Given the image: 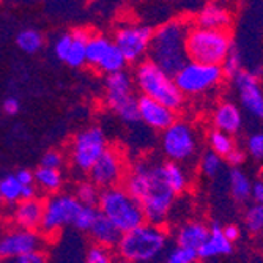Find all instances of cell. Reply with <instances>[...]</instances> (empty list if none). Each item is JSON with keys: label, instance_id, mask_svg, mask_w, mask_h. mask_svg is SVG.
Masks as SVG:
<instances>
[{"label": "cell", "instance_id": "49", "mask_svg": "<svg viewBox=\"0 0 263 263\" xmlns=\"http://www.w3.org/2000/svg\"><path fill=\"white\" fill-rule=\"evenodd\" d=\"M4 208V203H2V200H0V210H2Z\"/></svg>", "mask_w": 263, "mask_h": 263}, {"label": "cell", "instance_id": "5", "mask_svg": "<svg viewBox=\"0 0 263 263\" xmlns=\"http://www.w3.org/2000/svg\"><path fill=\"white\" fill-rule=\"evenodd\" d=\"M97 210L122 233L145 222L140 203L123 187V184L101 191Z\"/></svg>", "mask_w": 263, "mask_h": 263}, {"label": "cell", "instance_id": "40", "mask_svg": "<svg viewBox=\"0 0 263 263\" xmlns=\"http://www.w3.org/2000/svg\"><path fill=\"white\" fill-rule=\"evenodd\" d=\"M0 263H49V257H47L44 251H38V252H32L27 255L0 260Z\"/></svg>", "mask_w": 263, "mask_h": 263}, {"label": "cell", "instance_id": "48", "mask_svg": "<svg viewBox=\"0 0 263 263\" xmlns=\"http://www.w3.org/2000/svg\"><path fill=\"white\" fill-rule=\"evenodd\" d=\"M115 263H131V261H126V260H120V258H118Z\"/></svg>", "mask_w": 263, "mask_h": 263}, {"label": "cell", "instance_id": "21", "mask_svg": "<svg viewBox=\"0 0 263 263\" xmlns=\"http://www.w3.org/2000/svg\"><path fill=\"white\" fill-rule=\"evenodd\" d=\"M88 235L91 238V241L95 243V246L112 251L117 248L123 233L118 230L107 218H104L101 213H98V218L93 222L91 229L88 230Z\"/></svg>", "mask_w": 263, "mask_h": 263}, {"label": "cell", "instance_id": "2", "mask_svg": "<svg viewBox=\"0 0 263 263\" xmlns=\"http://www.w3.org/2000/svg\"><path fill=\"white\" fill-rule=\"evenodd\" d=\"M189 27V24L181 19H171L153 30L147 57L172 78L189 62L186 55V35Z\"/></svg>", "mask_w": 263, "mask_h": 263}, {"label": "cell", "instance_id": "30", "mask_svg": "<svg viewBox=\"0 0 263 263\" xmlns=\"http://www.w3.org/2000/svg\"><path fill=\"white\" fill-rule=\"evenodd\" d=\"M208 145H210V152L221 158H226L235 148L232 136L221 133L218 129H211L208 133Z\"/></svg>", "mask_w": 263, "mask_h": 263}, {"label": "cell", "instance_id": "9", "mask_svg": "<svg viewBox=\"0 0 263 263\" xmlns=\"http://www.w3.org/2000/svg\"><path fill=\"white\" fill-rule=\"evenodd\" d=\"M81 206L82 205L78 202L74 194L59 193L49 196L44 200L40 233L44 238L57 236L63 229L73 226Z\"/></svg>", "mask_w": 263, "mask_h": 263}, {"label": "cell", "instance_id": "4", "mask_svg": "<svg viewBox=\"0 0 263 263\" xmlns=\"http://www.w3.org/2000/svg\"><path fill=\"white\" fill-rule=\"evenodd\" d=\"M134 88L139 90L140 97L150 98L165 107H169L177 114L184 104V97L172 76L165 74L164 71L150 60H143L136 65L133 73Z\"/></svg>", "mask_w": 263, "mask_h": 263}, {"label": "cell", "instance_id": "6", "mask_svg": "<svg viewBox=\"0 0 263 263\" xmlns=\"http://www.w3.org/2000/svg\"><path fill=\"white\" fill-rule=\"evenodd\" d=\"M229 32L189 27L186 35V55L189 62L221 66L232 49Z\"/></svg>", "mask_w": 263, "mask_h": 263}, {"label": "cell", "instance_id": "29", "mask_svg": "<svg viewBox=\"0 0 263 263\" xmlns=\"http://www.w3.org/2000/svg\"><path fill=\"white\" fill-rule=\"evenodd\" d=\"M21 191L22 186L17 183L13 174L0 178V200H2L4 205L14 206L17 202H21Z\"/></svg>", "mask_w": 263, "mask_h": 263}, {"label": "cell", "instance_id": "27", "mask_svg": "<svg viewBox=\"0 0 263 263\" xmlns=\"http://www.w3.org/2000/svg\"><path fill=\"white\" fill-rule=\"evenodd\" d=\"M229 184H230L232 194L236 200L245 202L251 197L252 183L241 169H232L229 172Z\"/></svg>", "mask_w": 263, "mask_h": 263}, {"label": "cell", "instance_id": "1", "mask_svg": "<svg viewBox=\"0 0 263 263\" xmlns=\"http://www.w3.org/2000/svg\"><path fill=\"white\" fill-rule=\"evenodd\" d=\"M123 187L140 203L145 222L162 226L172 211L175 194L167 186L162 162L137 159L129 167Z\"/></svg>", "mask_w": 263, "mask_h": 263}, {"label": "cell", "instance_id": "37", "mask_svg": "<svg viewBox=\"0 0 263 263\" xmlns=\"http://www.w3.org/2000/svg\"><path fill=\"white\" fill-rule=\"evenodd\" d=\"M85 263H115L114 255L109 249L100 248V246H91L88 248L85 254Z\"/></svg>", "mask_w": 263, "mask_h": 263}, {"label": "cell", "instance_id": "13", "mask_svg": "<svg viewBox=\"0 0 263 263\" xmlns=\"http://www.w3.org/2000/svg\"><path fill=\"white\" fill-rule=\"evenodd\" d=\"M128 172V164L125 155L120 148L107 147L101 158L93 164L90 169V181L98 189H110L115 186H122Z\"/></svg>", "mask_w": 263, "mask_h": 263}, {"label": "cell", "instance_id": "46", "mask_svg": "<svg viewBox=\"0 0 263 263\" xmlns=\"http://www.w3.org/2000/svg\"><path fill=\"white\" fill-rule=\"evenodd\" d=\"M251 197L255 205H263V181H255L251 189Z\"/></svg>", "mask_w": 263, "mask_h": 263}, {"label": "cell", "instance_id": "43", "mask_svg": "<svg viewBox=\"0 0 263 263\" xmlns=\"http://www.w3.org/2000/svg\"><path fill=\"white\" fill-rule=\"evenodd\" d=\"M14 178L17 180V183L21 186H29V184H35V177L33 172L30 169H19L14 174Z\"/></svg>", "mask_w": 263, "mask_h": 263}, {"label": "cell", "instance_id": "41", "mask_svg": "<svg viewBox=\"0 0 263 263\" xmlns=\"http://www.w3.org/2000/svg\"><path fill=\"white\" fill-rule=\"evenodd\" d=\"M69 44H71V32H66L63 35H60L55 43H54V54L60 62H65L66 52L69 49Z\"/></svg>", "mask_w": 263, "mask_h": 263}, {"label": "cell", "instance_id": "35", "mask_svg": "<svg viewBox=\"0 0 263 263\" xmlns=\"http://www.w3.org/2000/svg\"><path fill=\"white\" fill-rule=\"evenodd\" d=\"M245 222L249 232H263V205H252L245 214Z\"/></svg>", "mask_w": 263, "mask_h": 263}, {"label": "cell", "instance_id": "15", "mask_svg": "<svg viewBox=\"0 0 263 263\" xmlns=\"http://www.w3.org/2000/svg\"><path fill=\"white\" fill-rule=\"evenodd\" d=\"M233 84L243 109L249 115L263 120V90L260 87L258 78L251 71L241 69L233 78Z\"/></svg>", "mask_w": 263, "mask_h": 263}, {"label": "cell", "instance_id": "7", "mask_svg": "<svg viewBox=\"0 0 263 263\" xmlns=\"http://www.w3.org/2000/svg\"><path fill=\"white\" fill-rule=\"evenodd\" d=\"M133 76L126 71L109 74L104 79V106L128 125L139 123L137 100Z\"/></svg>", "mask_w": 263, "mask_h": 263}, {"label": "cell", "instance_id": "31", "mask_svg": "<svg viewBox=\"0 0 263 263\" xmlns=\"http://www.w3.org/2000/svg\"><path fill=\"white\" fill-rule=\"evenodd\" d=\"M100 194H101V189H98L90 180H85V181H81L78 184L74 197L78 199V202L82 206H95L97 208L98 200H100Z\"/></svg>", "mask_w": 263, "mask_h": 263}, {"label": "cell", "instance_id": "12", "mask_svg": "<svg viewBox=\"0 0 263 263\" xmlns=\"http://www.w3.org/2000/svg\"><path fill=\"white\" fill-rule=\"evenodd\" d=\"M161 150L169 162H187L197 152V134L187 122L177 120L161 136Z\"/></svg>", "mask_w": 263, "mask_h": 263}, {"label": "cell", "instance_id": "25", "mask_svg": "<svg viewBox=\"0 0 263 263\" xmlns=\"http://www.w3.org/2000/svg\"><path fill=\"white\" fill-rule=\"evenodd\" d=\"M162 171H164L165 183L171 187L172 193L175 196L183 194L189 186V178H187L186 171L183 169V165L167 161V162H162Z\"/></svg>", "mask_w": 263, "mask_h": 263}, {"label": "cell", "instance_id": "36", "mask_svg": "<svg viewBox=\"0 0 263 263\" xmlns=\"http://www.w3.org/2000/svg\"><path fill=\"white\" fill-rule=\"evenodd\" d=\"M221 69H222V74L229 76V78H235L241 71V55L236 51L235 46H232L229 55L226 57V60L221 65Z\"/></svg>", "mask_w": 263, "mask_h": 263}, {"label": "cell", "instance_id": "23", "mask_svg": "<svg viewBox=\"0 0 263 263\" xmlns=\"http://www.w3.org/2000/svg\"><path fill=\"white\" fill-rule=\"evenodd\" d=\"M90 35L91 32L84 27L71 30V44L63 63L71 68H82L87 65V41Z\"/></svg>", "mask_w": 263, "mask_h": 263}, {"label": "cell", "instance_id": "42", "mask_svg": "<svg viewBox=\"0 0 263 263\" xmlns=\"http://www.w3.org/2000/svg\"><path fill=\"white\" fill-rule=\"evenodd\" d=\"M2 110H4V114H7V115H17L19 114V110H21V103H19V100L16 98V97H8V98H5L4 100V103H2Z\"/></svg>", "mask_w": 263, "mask_h": 263}, {"label": "cell", "instance_id": "47", "mask_svg": "<svg viewBox=\"0 0 263 263\" xmlns=\"http://www.w3.org/2000/svg\"><path fill=\"white\" fill-rule=\"evenodd\" d=\"M38 197V189L35 184H29V186H22L21 191V200H30V199H36Z\"/></svg>", "mask_w": 263, "mask_h": 263}, {"label": "cell", "instance_id": "38", "mask_svg": "<svg viewBox=\"0 0 263 263\" xmlns=\"http://www.w3.org/2000/svg\"><path fill=\"white\" fill-rule=\"evenodd\" d=\"M246 150L255 159H263V131L252 133L246 140Z\"/></svg>", "mask_w": 263, "mask_h": 263}, {"label": "cell", "instance_id": "33", "mask_svg": "<svg viewBox=\"0 0 263 263\" xmlns=\"http://www.w3.org/2000/svg\"><path fill=\"white\" fill-rule=\"evenodd\" d=\"M197 260H199L197 251L174 246L169 252H167L162 263H197Z\"/></svg>", "mask_w": 263, "mask_h": 263}, {"label": "cell", "instance_id": "10", "mask_svg": "<svg viewBox=\"0 0 263 263\" xmlns=\"http://www.w3.org/2000/svg\"><path fill=\"white\" fill-rule=\"evenodd\" d=\"M222 78V69L218 65L187 62L174 76V81L183 97H196L216 88Z\"/></svg>", "mask_w": 263, "mask_h": 263}, {"label": "cell", "instance_id": "24", "mask_svg": "<svg viewBox=\"0 0 263 263\" xmlns=\"http://www.w3.org/2000/svg\"><path fill=\"white\" fill-rule=\"evenodd\" d=\"M33 177H35L36 189L43 191V193L49 196L59 194L63 186V175L60 171H55V169H46V167L40 165L33 172Z\"/></svg>", "mask_w": 263, "mask_h": 263}, {"label": "cell", "instance_id": "22", "mask_svg": "<svg viewBox=\"0 0 263 263\" xmlns=\"http://www.w3.org/2000/svg\"><path fill=\"white\" fill-rule=\"evenodd\" d=\"M232 249H233V245L224 236L222 227L219 226V222H213V226L210 227V235L206 238V241L200 246V249L197 251V255L199 258L210 260L214 257L227 255L232 252Z\"/></svg>", "mask_w": 263, "mask_h": 263}, {"label": "cell", "instance_id": "11", "mask_svg": "<svg viewBox=\"0 0 263 263\" xmlns=\"http://www.w3.org/2000/svg\"><path fill=\"white\" fill-rule=\"evenodd\" d=\"M152 35L153 29L145 24L126 22L115 30L112 41L122 52L126 63L139 65L148 55Z\"/></svg>", "mask_w": 263, "mask_h": 263}, {"label": "cell", "instance_id": "8", "mask_svg": "<svg viewBox=\"0 0 263 263\" xmlns=\"http://www.w3.org/2000/svg\"><path fill=\"white\" fill-rule=\"evenodd\" d=\"M109 143L100 126H87L78 131L69 142V161L76 171L88 174L93 164L107 150Z\"/></svg>", "mask_w": 263, "mask_h": 263}, {"label": "cell", "instance_id": "26", "mask_svg": "<svg viewBox=\"0 0 263 263\" xmlns=\"http://www.w3.org/2000/svg\"><path fill=\"white\" fill-rule=\"evenodd\" d=\"M110 44L112 40L104 33H91L87 41V65L97 68Z\"/></svg>", "mask_w": 263, "mask_h": 263}, {"label": "cell", "instance_id": "16", "mask_svg": "<svg viewBox=\"0 0 263 263\" xmlns=\"http://www.w3.org/2000/svg\"><path fill=\"white\" fill-rule=\"evenodd\" d=\"M139 122L153 131H165L177 122V114L150 98L139 97L137 100Z\"/></svg>", "mask_w": 263, "mask_h": 263}, {"label": "cell", "instance_id": "28", "mask_svg": "<svg viewBox=\"0 0 263 263\" xmlns=\"http://www.w3.org/2000/svg\"><path fill=\"white\" fill-rule=\"evenodd\" d=\"M17 47L26 54H38L44 46V36L35 29H24L16 35Z\"/></svg>", "mask_w": 263, "mask_h": 263}, {"label": "cell", "instance_id": "17", "mask_svg": "<svg viewBox=\"0 0 263 263\" xmlns=\"http://www.w3.org/2000/svg\"><path fill=\"white\" fill-rule=\"evenodd\" d=\"M43 210H44V200H41L40 197L30 200H21L13 206L11 221L14 227L40 232Z\"/></svg>", "mask_w": 263, "mask_h": 263}, {"label": "cell", "instance_id": "20", "mask_svg": "<svg viewBox=\"0 0 263 263\" xmlns=\"http://www.w3.org/2000/svg\"><path fill=\"white\" fill-rule=\"evenodd\" d=\"M210 235V227L202 221H189L175 232V246L199 251Z\"/></svg>", "mask_w": 263, "mask_h": 263}, {"label": "cell", "instance_id": "18", "mask_svg": "<svg viewBox=\"0 0 263 263\" xmlns=\"http://www.w3.org/2000/svg\"><path fill=\"white\" fill-rule=\"evenodd\" d=\"M232 26V14L229 8L222 4H206L196 16V26L199 29L206 30H222L227 32V29Z\"/></svg>", "mask_w": 263, "mask_h": 263}, {"label": "cell", "instance_id": "50", "mask_svg": "<svg viewBox=\"0 0 263 263\" xmlns=\"http://www.w3.org/2000/svg\"><path fill=\"white\" fill-rule=\"evenodd\" d=\"M0 232H2V227H0Z\"/></svg>", "mask_w": 263, "mask_h": 263}, {"label": "cell", "instance_id": "19", "mask_svg": "<svg viewBox=\"0 0 263 263\" xmlns=\"http://www.w3.org/2000/svg\"><path fill=\"white\" fill-rule=\"evenodd\" d=\"M243 123H245V118H243L240 107L230 101L219 104L213 114L214 129L226 133L229 136L240 133L243 128Z\"/></svg>", "mask_w": 263, "mask_h": 263}, {"label": "cell", "instance_id": "39", "mask_svg": "<svg viewBox=\"0 0 263 263\" xmlns=\"http://www.w3.org/2000/svg\"><path fill=\"white\" fill-rule=\"evenodd\" d=\"M63 162H65L63 155H62L59 150H47V152L41 156L40 165H41V167H46V169H55V171H60V167L63 165Z\"/></svg>", "mask_w": 263, "mask_h": 263}, {"label": "cell", "instance_id": "45", "mask_svg": "<svg viewBox=\"0 0 263 263\" xmlns=\"http://www.w3.org/2000/svg\"><path fill=\"white\" fill-rule=\"evenodd\" d=\"M222 233H224V236L227 238V240L233 245L238 238H240V227L235 226V224H227V226L222 227Z\"/></svg>", "mask_w": 263, "mask_h": 263}, {"label": "cell", "instance_id": "44", "mask_svg": "<svg viewBox=\"0 0 263 263\" xmlns=\"http://www.w3.org/2000/svg\"><path fill=\"white\" fill-rule=\"evenodd\" d=\"M226 158H227V162H229L230 165H233V169H238V165H241V164L245 162L246 153H245L243 150H240V148H233Z\"/></svg>", "mask_w": 263, "mask_h": 263}, {"label": "cell", "instance_id": "32", "mask_svg": "<svg viewBox=\"0 0 263 263\" xmlns=\"http://www.w3.org/2000/svg\"><path fill=\"white\" fill-rule=\"evenodd\" d=\"M98 218V210L95 208V206H81L79 213H78V216L73 222V229L79 230V232H87L91 229L93 222L97 221Z\"/></svg>", "mask_w": 263, "mask_h": 263}, {"label": "cell", "instance_id": "34", "mask_svg": "<svg viewBox=\"0 0 263 263\" xmlns=\"http://www.w3.org/2000/svg\"><path fill=\"white\" fill-rule=\"evenodd\" d=\"M222 169V158L214 155L213 152H206L200 159V171L203 175L214 178Z\"/></svg>", "mask_w": 263, "mask_h": 263}, {"label": "cell", "instance_id": "14", "mask_svg": "<svg viewBox=\"0 0 263 263\" xmlns=\"http://www.w3.org/2000/svg\"><path fill=\"white\" fill-rule=\"evenodd\" d=\"M46 238L38 230L7 227L0 232V260L43 251Z\"/></svg>", "mask_w": 263, "mask_h": 263}, {"label": "cell", "instance_id": "3", "mask_svg": "<svg viewBox=\"0 0 263 263\" xmlns=\"http://www.w3.org/2000/svg\"><path fill=\"white\" fill-rule=\"evenodd\" d=\"M167 245L169 235L162 226L143 222L123 233L115 249L120 260L131 263H153L165 252Z\"/></svg>", "mask_w": 263, "mask_h": 263}]
</instances>
